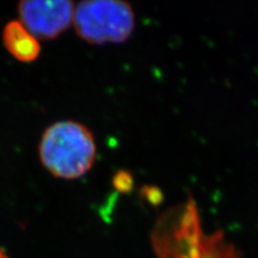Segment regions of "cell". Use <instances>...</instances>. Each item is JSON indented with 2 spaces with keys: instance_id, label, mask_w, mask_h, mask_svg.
<instances>
[{
  "instance_id": "cell-3",
  "label": "cell",
  "mask_w": 258,
  "mask_h": 258,
  "mask_svg": "<svg viewBox=\"0 0 258 258\" xmlns=\"http://www.w3.org/2000/svg\"><path fill=\"white\" fill-rule=\"evenodd\" d=\"M72 24L87 43H123L132 36L136 20L133 7L126 2L87 0L76 6Z\"/></svg>"
},
{
  "instance_id": "cell-4",
  "label": "cell",
  "mask_w": 258,
  "mask_h": 258,
  "mask_svg": "<svg viewBox=\"0 0 258 258\" xmlns=\"http://www.w3.org/2000/svg\"><path fill=\"white\" fill-rule=\"evenodd\" d=\"M76 5L68 0H32L19 4L20 21L37 39L58 37L74 23Z\"/></svg>"
},
{
  "instance_id": "cell-5",
  "label": "cell",
  "mask_w": 258,
  "mask_h": 258,
  "mask_svg": "<svg viewBox=\"0 0 258 258\" xmlns=\"http://www.w3.org/2000/svg\"><path fill=\"white\" fill-rule=\"evenodd\" d=\"M3 41L13 57L22 62H31L41 52L39 40L21 21H10L3 31Z\"/></svg>"
},
{
  "instance_id": "cell-1",
  "label": "cell",
  "mask_w": 258,
  "mask_h": 258,
  "mask_svg": "<svg viewBox=\"0 0 258 258\" xmlns=\"http://www.w3.org/2000/svg\"><path fill=\"white\" fill-rule=\"evenodd\" d=\"M97 147L92 132L75 120H60L48 126L39 143L41 164L53 176L76 180L91 170Z\"/></svg>"
},
{
  "instance_id": "cell-6",
  "label": "cell",
  "mask_w": 258,
  "mask_h": 258,
  "mask_svg": "<svg viewBox=\"0 0 258 258\" xmlns=\"http://www.w3.org/2000/svg\"><path fill=\"white\" fill-rule=\"evenodd\" d=\"M199 258H239V253L222 231L205 236Z\"/></svg>"
},
{
  "instance_id": "cell-8",
  "label": "cell",
  "mask_w": 258,
  "mask_h": 258,
  "mask_svg": "<svg viewBox=\"0 0 258 258\" xmlns=\"http://www.w3.org/2000/svg\"><path fill=\"white\" fill-rule=\"evenodd\" d=\"M141 197L147 200V203L152 206H158L164 200V195L161 190L155 186H149L145 185L140 190Z\"/></svg>"
},
{
  "instance_id": "cell-2",
  "label": "cell",
  "mask_w": 258,
  "mask_h": 258,
  "mask_svg": "<svg viewBox=\"0 0 258 258\" xmlns=\"http://www.w3.org/2000/svg\"><path fill=\"white\" fill-rule=\"evenodd\" d=\"M205 235L191 196L161 214L151 233L157 258H199Z\"/></svg>"
},
{
  "instance_id": "cell-9",
  "label": "cell",
  "mask_w": 258,
  "mask_h": 258,
  "mask_svg": "<svg viewBox=\"0 0 258 258\" xmlns=\"http://www.w3.org/2000/svg\"><path fill=\"white\" fill-rule=\"evenodd\" d=\"M0 258H10L9 256H8L6 249L3 247H0Z\"/></svg>"
},
{
  "instance_id": "cell-7",
  "label": "cell",
  "mask_w": 258,
  "mask_h": 258,
  "mask_svg": "<svg viewBox=\"0 0 258 258\" xmlns=\"http://www.w3.org/2000/svg\"><path fill=\"white\" fill-rule=\"evenodd\" d=\"M134 177L133 174L126 170L117 171L112 177V185L117 191L122 194H127L134 188Z\"/></svg>"
}]
</instances>
